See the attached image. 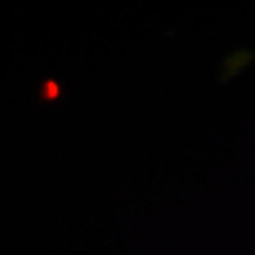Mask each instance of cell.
Here are the masks:
<instances>
[]
</instances>
